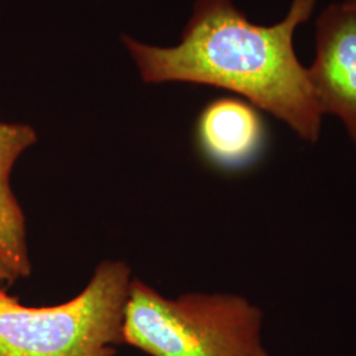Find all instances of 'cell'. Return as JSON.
<instances>
[{"mask_svg":"<svg viewBox=\"0 0 356 356\" xmlns=\"http://www.w3.org/2000/svg\"><path fill=\"white\" fill-rule=\"evenodd\" d=\"M318 0H292L277 24L256 26L231 0H197L175 48H156L124 38L147 83L189 82L229 90L273 115L298 138L316 143L323 114L293 36Z\"/></svg>","mask_w":356,"mask_h":356,"instance_id":"6da1fadb","label":"cell"},{"mask_svg":"<svg viewBox=\"0 0 356 356\" xmlns=\"http://www.w3.org/2000/svg\"><path fill=\"white\" fill-rule=\"evenodd\" d=\"M264 314L242 296L189 293L166 298L132 279L123 342L149 356H272Z\"/></svg>","mask_w":356,"mask_h":356,"instance_id":"7a4b0ae2","label":"cell"},{"mask_svg":"<svg viewBox=\"0 0 356 356\" xmlns=\"http://www.w3.org/2000/svg\"><path fill=\"white\" fill-rule=\"evenodd\" d=\"M132 282L123 261H103L86 288L54 306L23 305L0 289V356H115Z\"/></svg>","mask_w":356,"mask_h":356,"instance_id":"3957f363","label":"cell"},{"mask_svg":"<svg viewBox=\"0 0 356 356\" xmlns=\"http://www.w3.org/2000/svg\"><path fill=\"white\" fill-rule=\"evenodd\" d=\"M307 76L323 115L343 124L356 149V17L332 3L316 22V58Z\"/></svg>","mask_w":356,"mask_h":356,"instance_id":"277c9868","label":"cell"},{"mask_svg":"<svg viewBox=\"0 0 356 356\" xmlns=\"http://www.w3.org/2000/svg\"><path fill=\"white\" fill-rule=\"evenodd\" d=\"M197 136L202 152L213 164L241 169L261 152L266 127L251 103L220 98L204 107L198 119Z\"/></svg>","mask_w":356,"mask_h":356,"instance_id":"5b68a950","label":"cell"},{"mask_svg":"<svg viewBox=\"0 0 356 356\" xmlns=\"http://www.w3.org/2000/svg\"><path fill=\"white\" fill-rule=\"evenodd\" d=\"M36 140L29 126L0 123V257L19 277L31 275V260L26 216L11 188V173L22 153Z\"/></svg>","mask_w":356,"mask_h":356,"instance_id":"8992f818","label":"cell"},{"mask_svg":"<svg viewBox=\"0 0 356 356\" xmlns=\"http://www.w3.org/2000/svg\"><path fill=\"white\" fill-rule=\"evenodd\" d=\"M17 279L16 272L0 257V289H7Z\"/></svg>","mask_w":356,"mask_h":356,"instance_id":"52a82bcc","label":"cell"},{"mask_svg":"<svg viewBox=\"0 0 356 356\" xmlns=\"http://www.w3.org/2000/svg\"><path fill=\"white\" fill-rule=\"evenodd\" d=\"M342 4L344 6V8H347L356 17V0H344L342 1Z\"/></svg>","mask_w":356,"mask_h":356,"instance_id":"ba28073f","label":"cell"}]
</instances>
